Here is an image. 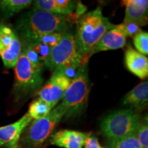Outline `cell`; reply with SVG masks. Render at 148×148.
I'll use <instances>...</instances> for the list:
<instances>
[{"label": "cell", "mask_w": 148, "mask_h": 148, "mask_svg": "<svg viewBox=\"0 0 148 148\" xmlns=\"http://www.w3.org/2000/svg\"><path fill=\"white\" fill-rule=\"evenodd\" d=\"M90 133L62 130L50 136V143L63 148H82Z\"/></svg>", "instance_id": "12"}, {"label": "cell", "mask_w": 148, "mask_h": 148, "mask_svg": "<svg viewBox=\"0 0 148 148\" xmlns=\"http://www.w3.org/2000/svg\"><path fill=\"white\" fill-rule=\"evenodd\" d=\"M125 7L123 23L132 22L139 26L147 23L148 1L147 0H125L122 1Z\"/></svg>", "instance_id": "13"}, {"label": "cell", "mask_w": 148, "mask_h": 148, "mask_svg": "<svg viewBox=\"0 0 148 148\" xmlns=\"http://www.w3.org/2000/svg\"><path fill=\"white\" fill-rule=\"evenodd\" d=\"M148 102V83L147 81L140 83L127 92L123 97L122 103L128 106L130 109L140 110L145 108Z\"/></svg>", "instance_id": "15"}, {"label": "cell", "mask_w": 148, "mask_h": 148, "mask_svg": "<svg viewBox=\"0 0 148 148\" xmlns=\"http://www.w3.org/2000/svg\"><path fill=\"white\" fill-rule=\"evenodd\" d=\"M71 79L67 77L64 71H55L47 82L38 92L39 98L53 107H55L71 83Z\"/></svg>", "instance_id": "9"}, {"label": "cell", "mask_w": 148, "mask_h": 148, "mask_svg": "<svg viewBox=\"0 0 148 148\" xmlns=\"http://www.w3.org/2000/svg\"><path fill=\"white\" fill-rule=\"evenodd\" d=\"M125 64L127 70L140 79H145L148 75V59L145 56L127 46L125 51Z\"/></svg>", "instance_id": "14"}, {"label": "cell", "mask_w": 148, "mask_h": 148, "mask_svg": "<svg viewBox=\"0 0 148 148\" xmlns=\"http://www.w3.org/2000/svg\"><path fill=\"white\" fill-rule=\"evenodd\" d=\"M64 16H69L76 8V1L71 0H56Z\"/></svg>", "instance_id": "23"}, {"label": "cell", "mask_w": 148, "mask_h": 148, "mask_svg": "<svg viewBox=\"0 0 148 148\" xmlns=\"http://www.w3.org/2000/svg\"><path fill=\"white\" fill-rule=\"evenodd\" d=\"M133 43L136 51L144 56L148 54V33L138 32L133 37Z\"/></svg>", "instance_id": "20"}, {"label": "cell", "mask_w": 148, "mask_h": 148, "mask_svg": "<svg viewBox=\"0 0 148 148\" xmlns=\"http://www.w3.org/2000/svg\"><path fill=\"white\" fill-rule=\"evenodd\" d=\"M54 108L40 98H37L34 99L29 104L27 113L30 116L32 120H37L43 118L47 115L50 111Z\"/></svg>", "instance_id": "17"}, {"label": "cell", "mask_w": 148, "mask_h": 148, "mask_svg": "<svg viewBox=\"0 0 148 148\" xmlns=\"http://www.w3.org/2000/svg\"><path fill=\"white\" fill-rule=\"evenodd\" d=\"M66 113V108L60 103L43 118L32 120L21 135L20 148H40L50 137L56 126Z\"/></svg>", "instance_id": "3"}, {"label": "cell", "mask_w": 148, "mask_h": 148, "mask_svg": "<svg viewBox=\"0 0 148 148\" xmlns=\"http://www.w3.org/2000/svg\"><path fill=\"white\" fill-rule=\"evenodd\" d=\"M32 3L31 0H0V16L3 18H10Z\"/></svg>", "instance_id": "16"}, {"label": "cell", "mask_w": 148, "mask_h": 148, "mask_svg": "<svg viewBox=\"0 0 148 148\" xmlns=\"http://www.w3.org/2000/svg\"><path fill=\"white\" fill-rule=\"evenodd\" d=\"M75 18L33 8L20 16L16 21L15 31L23 45L46 34L68 31Z\"/></svg>", "instance_id": "1"}, {"label": "cell", "mask_w": 148, "mask_h": 148, "mask_svg": "<svg viewBox=\"0 0 148 148\" xmlns=\"http://www.w3.org/2000/svg\"><path fill=\"white\" fill-rule=\"evenodd\" d=\"M90 88L86 64H84L75 73L62 97V103L66 110V118L79 114L86 107Z\"/></svg>", "instance_id": "7"}, {"label": "cell", "mask_w": 148, "mask_h": 148, "mask_svg": "<svg viewBox=\"0 0 148 148\" xmlns=\"http://www.w3.org/2000/svg\"><path fill=\"white\" fill-rule=\"evenodd\" d=\"M32 4L33 8L36 10L63 15L56 0H36L32 1Z\"/></svg>", "instance_id": "18"}, {"label": "cell", "mask_w": 148, "mask_h": 148, "mask_svg": "<svg viewBox=\"0 0 148 148\" xmlns=\"http://www.w3.org/2000/svg\"><path fill=\"white\" fill-rule=\"evenodd\" d=\"M108 18L103 15L98 7L84 14L77 23L75 36L77 51L86 63V60L92 55V51L107 31L114 27Z\"/></svg>", "instance_id": "2"}, {"label": "cell", "mask_w": 148, "mask_h": 148, "mask_svg": "<svg viewBox=\"0 0 148 148\" xmlns=\"http://www.w3.org/2000/svg\"><path fill=\"white\" fill-rule=\"evenodd\" d=\"M84 148H103L99 144L98 139L94 136H88L84 142Z\"/></svg>", "instance_id": "25"}, {"label": "cell", "mask_w": 148, "mask_h": 148, "mask_svg": "<svg viewBox=\"0 0 148 148\" xmlns=\"http://www.w3.org/2000/svg\"><path fill=\"white\" fill-rule=\"evenodd\" d=\"M32 121V119L27 112L14 123L0 127V148H20L21 135Z\"/></svg>", "instance_id": "10"}, {"label": "cell", "mask_w": 148, "mask_h": 148, "mask_svg": "<svg viewBox=\"0 0 148 148\" xmlns=\"http://www.w3.org/2000/svg\"><path fill=\"white\" fill-rule=\"evenodd\" d=\"M64 32H54L51 33V34H46L45 36L40 37V38H37L36 40H35L34 41L31 42H40V43L44 44V45L49 46V47H50L51 48L54 47L55 45H56L60 41V40L62 39V36H63ZM29 43H30V42H29Z\"/></svg>", "instance_id": "21"}, {"label": "cell", "mask_w": 148, "mask_h": 148, "mask_svg": "<svg viewBox=\"0 0 148 148\" xmlns=\"http://www.w3.org/2000/svg\"><path fill=\"white\" fill-rule=\"evenodd\" d=\"M141 119L139 114L127 108L111 112L103 118L100 129L108 140H116L135 134Z\"/></svg>", "instance_id": "5"}, {"label": "cell", "mask_w": 148, "mask_h": 148, "mask_svg": "<svg viewBox=\"0 0 148 148\" xmlns=\"http://www.w3.org/2000/svg\"><path fill=\"white\" fill-rule=\"evenodd\" d=\"M136 138L142 148H148V124L147 119L141 121L136 132Z\"/></svg>", "instance_id": "22"}, {"label": "cell", "mask_w": 148, "mask_h": 148, "mask_svg": "<svg viewBox=\"0 0 148 148\" xmlns=\"http://www.w3.org/2000/svg\"><path fill=\"white\" fill-rule=\"evenodd\" d=\"M21 49V40L16 31L9 24L0 22V57L5 68L15 66Z\"/></svg>", "instance_id": "8"}, {"label": "cell", "mask_w": 148, "mask_h": 148, "mask_svg": "<svg viewBox=\"0 0 148 148\" xmlns=\"http://www.w3.org/2000/svg\"><path fill=\"white\" fill-rule=\"evenodd\" d=\"M12 95L16 101L28 98L42 82V70L35 68L21 52L14 66Z\"/></svg>", "instance_id": "6"}, {"label": "cell", "mask_w": 148, "mask_h": 148, "mask_svg": "<svg viewBox=\"0 0 148 148\" xmlns=\"http://www.w3.org/2000/svg\"><path fill=\"white\" fill-rule=\"evenodd\" d=\"M127 35L123 23L114 25L103 34L92 51V54L99 51L123 48L126 44Z\"/></svg>", "instance_id": "11"}, {"label": "cell", "mask_w": 148, "mask_h": 148, "mask_svg": "<svg viewBox=\"0 0 148 148\" xmlns=\"http://www.w3.org/2000/svg\"><path fill=\"white\" fill-rule=\"evenodd\" d=\"M124 25L125 32L127 36L130 37H134L136 34L138 32H141V29L139 25L137 24L132 23V22H126V23H123Z\"/></svg>", "instance_id": "24"}, {"label": "cell", "mask_w": 148, "mask_h": 148, "mask_svg": "<svg viewBox=\"0 0 148 148\" xmlns=\"http://www.w3.org/2000/svg\"><path fill=\"white\" fill-rule=\"evenodd\" d=\"M84 64V61L77 51L73 34L66 31L60 41L51 48L44 66L53 71H64L78 69Z\"/></svg>", "instance_id": "4"}, {"label": "cell", "mask_w": 148, "mask_h": 148, "mask_svg": "<svg viewBox=\"0 0 148 148\" xmlns=\"http://www.w3.org/2000/svg\"><path fill=\"white\" fill-rule=\"evenodd\" d=\"M110 148H142L136 134L116 140H108Z\"/></svg>", "instance_id": "19"}]
</instances>
